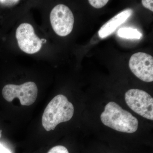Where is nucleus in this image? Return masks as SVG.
<instances>
[{"instance_id": "obj_2", "label": "nucleus", "mask_w": 153, "mask_h": 153, "mask_svg": "<svg viewBox=\"0 0 153 153\" xmlns=\"http://www.w3.org/2000/svg\"><path fill=\"white\" fill-rule=\"evenodd\" d=\"M74 113L73 104L65 96L58 94L52 99L44 110L42 125L47 131L53 130L59 124L70 120Z\"/></svg>"}, {"instance_id": "obj_14", "label": "nucleus", "mask_w": 153, "mask_h": 153, "mask_svg": "<svg viewBox=\"0 0 153 153\" xmlns=\"http://www.w3.org/2000/svg\"><path fill=\"white\" fill-rule=\"evenodd\" d=\"M0 153H12L8 149L5 147L2 144L0 143Z\"/></svg>"}, {"instance_id": "obj_7", "label": "nucleus", "mask_w": 153, "mask_h": 153, "mask_svg": "<svg viewBox=\"0 0 153 153\" xmlns=\"http://www.w3.org/2000/svg\"><path fill=\"white\" fill-rule=\"evenodd\" d=\"M129 67L138 78L146 82L153 81V57L144 52L133 54L129 61Z\"/></svg>"}, {"instance_id": "obj_1", "label": "nucleus", "mask_w": 153, "mask_h": 153, "mask_svg": "<svg viewBox=\"0 0 153 153\" xmlns=\"http://www.w3.org/2000/svg\"><path fill=\"white\" fill-rule=\"evenodd\" d=\"M100 119L105 125L122 132L133 133L138 127L137 118L114 102L105 105Z\"/></svg>"}, {"instance_id": "obj_4", "label": "nucleus", "mask_w": 153, "mask_h": 153, "mask_svg": "<svg viewBox=\"0 0 153 153\" xmlns=\"http://www.w3.org/2000/svg\"><path fill=\"white\" fill-rule=\"evenodd\" d=\"M126 103L137 114L153 120V98L147 92L138 89H131L125 94Z\"/></svg>"}, {"instance_id": "obj_5", "label": "nucleus", "mask_w": 153, "mask_h": 153, "mask_svg": "<svg viewBox=\"0 0 153 153\" xmlns=\"http://www.w3.org/2000/svg\"><path fill=\"white\" fill-rule=\"evenodd\" d=\"M50 21L54 32L58 36L65 37L72 32L74 17L71 10L65 5L55 6L50 14Z\"/></svg>"}, {"instance_id": "obj_6", "label": "nucleus", "mask_w": 153, "mask_h": 153, "mask_svg": "<svg viewBox=\"0 0 153 153\" xmlns=\"http://www.w3.org/2000/svg\"><path fill=\"white\" fill-rule=\"evenodd\" d=\"M16 37L19 48L28 54H34L42 48L44 39H40L35 33L32 25L29 23L21 24L17 28Z\"/></svg>"}, {"instance_id": "obj_13", "label": "nucleus", "mask_w": 153, "mask_h": 153, "mask_svg": "<svg viewBox=\"0 0 153 153\" xmlns=\"http://www.w3.org/2000/svg\"><path fill=\"white\" fill-rule=\"evenodd\" d=\"M143 6L146 8L153 12V1L152 0H142L141 1Z\"/></svg>"}, {"instance_id": "obj_9", "label": "nucleus", "mask_w": 153, "mask_h": 153, "mask_svg": "<svg viewBox=\"0 0 153 153\" xmlns=\"http://www.w3.org/2000/svg\"><path fill=\"white\" fill-rule=\"evenodd\" d=\"M117 35L121 38L126 39H140L142 36L138 30L130 27L121 28L118 31Z\"/></svg>"}, {"instance_id": "obj_8", "label": "nucleus", "mask_w": 153, "mask_h": 153, "mask_svg": "<svg viewBox=\"0 0 153 153\" xmlns=\"http://www.w3.org/2000/svg\"><path fill=\"white\" fill-rule=\"evenodd\" d=\"M133 13L131 9H128L120 12L112 19H110L102 26L98 31V35L100 38L108 37L116 30L118 27L123 24L131 16Z\"/></svg>"}, {"instance_id": "obj_3", "label": "nucleus", "mask_w": 153, "mask_h": 153, "mask_svg": "<svg viewBox=\"0 0 153 153\" xmlns=\"http://www.w3.org/2000/svg\"><path fill=\"white\" fill-rule=\"evenodd\" d=\"M2 94L4 99L9 102L18 98L22 105L29 106L36 101L38 88L36 83L32 81L19 85L10 84L4 86Z\"/></svg>"}, {"instance_id": "obj_11", "label": "nucleus", "mask_w": 153, "mask_h": 153, "mask_svg": "<svg viewBox=\"0 0 153 153\" xmlns=\"http://www.w3.org/2000/svg\"><path fill=\"white\" fill-rule=\"evenodd\" d=\"M47 153H69L67 149L62 146H55Z\"/></svg>"}, {"instance_id": "obj_10", "label": "nucleus", "mask_w": 153, "mask_h": 153, "mask_svg": "<svg viewBox=\"0 0 153 153\" xmlns=\"http://www.w3.org/2000/svg\"><path fill=\"white\" fill-rule=\"evenodd\" d=\"M90 4L96 9H100L104 7L108 3V0H89Z\"/></svg>"}, {"instance_id": "obj_12", "label": "nucleus", "mask_w": 153, "mask_h": 153, "mask_svg": "<svg viewBox=\"0 0 153 153\" xmlns=\"http://www.w3.org/2000/svg\"><path fill=\"white\" fill-rule=\"evenodd\" d=\"M18 0H0V4L6 7H13L20 2Z\"/></svg>"}, {"instance_id": "obj_15", "label": "nucleus", "mask_w": 153, "mask_h": 153, "mask_svg": "<svg viewBox=\"0 0 153 153\" xmlns=\"http://www.w3.org/2000/svg\"><path fill=\"white\" fill-rule=\"evenodd\" d=\"M2 136V130H0V138H1V137Z\"/></svg>"}]
</instances>
